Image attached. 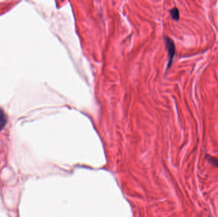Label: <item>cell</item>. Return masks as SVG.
I'll use <instances>...</instances> for the list:
<instances>
[{
    "label": "cell",
    "instance_id": "cell-3",
    "mask_svg": "<svg viewBox=\"0 0 218 217\" xmlns=\"http://www.w3.org/2000/svg\"><path fill=\"white\" fill-rule=\"evenodd\" d=\"M170 13L171 14V16L172 19L175 20H178L179 19L180 17V14H179V9L177 8L176 7L172 8L170 10Z\"/></svg>",
    "mask_w": 218,
    "mask_h": 217
},
{
    "label": "cell",
    "instance_id": "cell-1",
    "mask_svg": "<svg viewBox=\"0 0 218 217\" xmlns=\"http://www.w3.org/2000/svg\"><path fill=\"white\" fill-rule=\"evenodd\" d=\"M165 40L166 47L168 51V54H169V63H168V66H167V68H169L171 66L173 59H174V55L175 53V46L174 42H173V40H171L170 38L167 36L165 37Z\"/></svg>",
    "mask_w": 218,
    "mask_h": 217
},
{
    "label": "cell",
    "instance_id": "cell-4",
    "mask_svg": "<svg viewBox=\"0 0 218 217\" xmlns=\"http://www.w3.org/2000/svg\"><path fill=\"white\" fill-rule=\"evenodd\" d=\"M206 159L208 160V161L211 164L214 165V166L218 167V159L212 157V156H210V155H207Z\"/></svg>",
    "mask_w": 218,
    "mask_h": 217
},
{
    "label": "cell",
    "instance_id": "cell-2",
    "mask_svg": "<svg viewBox=\"0 0 218 217\" xmlns=\"http://www.w3.org/2000/svg\"><path fill=\"white\" fill-rule=\"evenodd\" d=\"M7 123V117L5 115L4 111L0 108V131H2L3 128L6 126Z\"/></svg>",
    "mask_w": 218,
    "mask_h": 217
}]
</instances>
